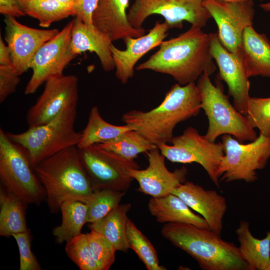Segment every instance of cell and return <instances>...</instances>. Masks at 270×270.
I'll use <instances>...</instances> for the list:
<instances>
[{
    "mask_svg": "<svg viewBox=\"0 0 270 270\" xmlns=\"http://www.w3.org/2000/svg\"><path fill=\"white\" fill-rule=\"evenodd\" d=\"M158 50L136 70H150L172 76L178 84L194 82L204 72L216 69L210 51V35L192 26L178 36L164 40Z\"/></svg>",
    "mask_w": 270,
    "mask_h": 270,
    "instance_id": "1",
    "label": "cell"
},
{
    "mask_svg": "<svg viewBox=\"0 0 270 270\" xmlns=\"http://www.w3.org/2000/svg\"><path fill=\"white\" fill-rule=\"evenodd\" d=\"M201 109V96L196 84L177 83L166 94L159 106L146 112L128 111L122 115L121 120L157 146L170 143L176 126L196 116Z\"/></svg>",
    "mask_w": 270,
    "mask_h": 270,
    "instance_id": "2",
    "label": "cell"
},
{
    "mask_svg": "<svg viewBox=\"0 0 270 270\" xmlns=\"http://www.w3.org/2000/svg\"><path fill=\"white\" fill-rule=\"evenodd\" d=\"M160 232L172 244L194 258L203 270H250L238 247L210 229L168 222Z\"/></svg>",
    "mask_w": 270,
    "mask_h": 270,
    "instance_id": "3",
    "label": "cell"
},
{
    "mask_svg": "<svg viewBox=\"0 0 270 270\" xmlns=\"http://www.w3.org/2000/svg\"><path fill=\"white\" fill-rule=\"evenodd\" d=\"M33 169L44 189L52 212L60 211L62 204L69 200L86 204L94 192L76 146L48 158Z\"/></svg>",
    "mask_w": 270,
    "mask_h": 270,
    "instance_id": "4",
    "label": "cell"
},
{
    "mask_svg": "<svg viewBox=\"0 0 270 270\" xmlns=\"http://www.w3.org/2000/svg\"><path fill=\"white\" fill-rule=\"evenodd\" d=\"M76 106L66 108L45 124L29 128L22 133H6L25 152L34 168L44 160L70 146H76L81 132L75 130Z\"/></svg>",
    "mask_w": 270,
    "mask_h": 270,
    "instance_id": "5",
    "label": "cell"
},
{
    "mask_svg": "<svg viewBox=\"0 0 270 270\" xmlns=\"http://www.w3.org/2000/svg\"><path fill=\"white\" fill-rule=\"evenodd\" d=\"M196 85L201 96V108L208 119V128L204 135L206 138L216 142L219 136L228 134L244 142L257 138L246 116L230 104L220 84L212 83L206 72L200 76Z\"/></svg>",
    "mask_w": 270,
    "mask_h": 270,
    "instance_id": "6",
    "label": "cell"
},
{
    "mask_svg": "<svg viewBox=\"0 0 270 270\" xmlns=\"http://www.w3.org/2000/svg\"><path fill=\"white\" fill-rule=\"evenodd\" d=\"M24 150L0 129V178L2 186L28 204L46 199L44 189Z\"/></svg>",
    "mask_w": 270,
    "mask_h": 270,
    "instance_id": "7",
    "label": "cell"
},
{
    "mask_svg": "<svg viewBox=\"0 0 270 270\" xmlns=\"http://www.w3.org/2000/svg\"><path fill=\"white\" fill-rule=\"evenodd\" d=\"M224 155L218 174L220 182L256 180V171L264 168L270 158V137L261 134L254 140L244 144L230 134L222 137Z\"/></svg>",
    "mask_w": 270,
    "mask_h": 270,
    "instance_id": "8",
    "label": "cell"
},
{
    "mask_svg": "<svg viewBox=\"0 0 270 270\" xmlns=\"http://www.w3.org/2000/svg\"><path fill=\"white\" fill-rule=\"evenodd\" d=\"M170 143L157 146L166 158L172 162L200 164L220 188L218 171L224 155L222 142H211L196 128L189 126L181 134L174 136Z\"/></svg>",
    "mask_w": 270,
    "mask_h": 270,
    "instance_id": "9",
    "label": "cell"
},
{
    "mask_svg": "<svg viewBox=\"0 0 270 270\" xmlns=\"http://www.w3.org/2000/svg\"><path fill=\"white\" fill-rule=\"evenodd\" d=\"M78 149L94 191L112 190L126 192L134 180L129 174L130 170L140 168L134 160L122 158L96 144Z\"/></svg>",
    "mask_w": 270,
    "mask_h": 270,
    "instance_id": "10",
    "label": "cell"
},
{
    "mask_svg": "<svg viewBox=\"0 0 270 270\" xmlns=\"http://www.w3.org/2000/svg\"><path fill=\"white\" fill-rule=\"evenodd\" d=\"M152 14L163 16L170 28H181L184 21L202 28L212 18L203 0H134L127 16L132 27L140 29Z\"/></svg>",
    "mask_w": 270,
    "mask_h": 270,
    "instance_id": "11",
    "label": "cell"
},
{
    "mask_svg": "<svg viewBox=\"0 0 270 270\" xmlns=\"http://www.w3.org/2000/svg\"><path fill=\"white\" fill-rule=\"evenodd\" d=\"M72 26V20L36 52L30 65L32 74L26 86V94L35 92L49 79L63 75L66 66L76 56L70 48Z\"/></svg>",
    "mask_w": 270,
    "mask_h": 270,
    "instance_id": "12",
    "label": "cell"
},
{
    "mask_svg": "<svg viewBox=\"0 0 270 270\" xmlns=\"http://www.w3.org/2000/svg\"><path fill=\"white\" fill-rule=\"evenodd\" d=\"M253 1L203 0L204 5L217 24L220 43L230 52L240 50L244 31L252 26L254 15Z\"/></svg>",
    "mask_w": 270,
    "mask_h": 270,
    "instance_id": "13",
    "label": "cell"
},
{
    "mask_svg": "<svg viewBox=\"0 0 270 270\" xmlns=\"http://www.w3.org/2000/svg\"><path fill=\"white\" fill-rule=\"evenodd\" d=\"M78 79L74 75L54 77L45 82L43 92L28 110L26 120L29 128L52 120L64 109L77 106Z\"/></svg>",
    "mask_w": 270,
    "mask_h": 270,
    "instance_id": "14",
    "label": "cell"
},
{
    "mask_svg": "<svg viewBox=\"0 0 270 270\" xmlns=\"http://www.w3.org/2000/svg\"><path fill=\"white\" fill-rule=\"evenodd\" d=\"M210 51L218 68V76L228 88L236 109L246 116L250 83L244 66L241 48L236 52L227 50L220 43L217 33L210 34Z\"/></svg>",
    "mask_w": 270,
    "mask_h": 270,
    "instance_id": "15",
    "label": "cell"
},
{
    "mask_svg": "<svg viewBox=\"0 0 270 270\" xmlns=\"http://www.w3.org/2000/svg\"><path fill=\"white\" fill-rule=\"evenodd\" d=\"M5 41L10 51L12 64L19 76L30 68L34 54L46 42L60 32L58 29L40 30L20 23L15 17L6 16Z\"/></svg>",
    "mask_w": 270,
    "mask_h": 270,
    "instance_id": "16",
    "label": "cell"
},
{
    "mask_svg": "<svg viewBox=\"0 0 270 270\" xmlns=\"http://www.w3.org/2000/svg\"><path fill=\"white\" fill-rule=\"evenodd\" d=\"M148 165L144 170L130 169V175L138 184L137 190L152 198L172 194L186 181L188 170L184 166L170 171L165 164V157L157 146L145 153Z\"/></svg>",
    "mask_w": 270,
    "mask_h": 270,
    "instance_id": "17",
    "label": "cell"
},
{
    "mask_svg": "<svg viewBox=\"0 0 270 270\" xmlns=\"http://www.w3.org/2000/svg\"><path fill=\"white\" fill-rule=\"evenodd\" d=\"M170 29L166 22L157 21L147 34L124 40L126 49L118 48L112 44L110 50L116 68V76L122 84H126L134 75V66L148 52L160 46L168 36Z\"/></svg>",
    "mask_w": 270,
    "mask_h": 270,
    "instance_id": "18",
    "label": "cell"
},
{
    "mask_svg": "<svg viewBox=\"0 0 270 270\" xmlns=\"http://www.w3.org/2000/svg\"><path fill=\"white\" fill-rule=\"evenodd\" d=\"M172 194L177 196L192 210L200 214L211 230L220 235L223 218L227 210L226 199L215 190H206L202 186L186 181Z\"/></svg>",
    "mask_w": 270,
    "mask_h": 270,
    "instance_id": "19",
    "label": "cell"
},
{
    "mask_svg": "<svg viewBox=\"0 0 270 270\" xmlns=\"http://www.w3.org/2000/svg\"><path fill=\"white\" fill-rule=\"evenodd\" d=\"M130 0H98L92 14L93 25L112 42L145 34L144 28L137 29L130 24L126 12Z\"/></svg>",
    "mask_w": 270,
    "mask_h": 270,
    "instance_id": "20",
    "label": "cell"
},
{
    "mask_svg": "<svg viewBox=\"0 0 270 270\" xmlns=\"http://www.w3.org/2000/svg\"><path fill=\"white\" fill-rule=\"evenodd\" d=\"M73 20L70 48L75 56L85 52H94L102 69L110 72L115 68L110 50L111 40L93 24L88 25L77 17Z\"/></svg>",
    "mask_w": 270,
    "mask_h": 270,
    "instance_id": "21",
    "label": "cell"
},
{
    "mask_svg": "<svg viewBox=\"0 0 270 270\" xmlns=\"http://www.w3.org/2000/svg\"><path fill=\"white\" fill-rule=\"evenodd\" d=\"M244 62L248 78L262 76L270 79V40L252 27L246 28L241 44Z\"/></svg>",
    "mask_w": 270,
    "mask_h": 270,
    "instance_id": "22",
    "label": "cell"
},
{
    "mask_svg": "<svg viewBox=\"0 0 270 270\" xmlns=\"http://www.w3.org/2000/svg\"><path fill=\"white\" fill-rule=\"evenodd\" d=\"M148 206L158 222L189 224L210 229L204 218L193 212L184 202L172 193L160 198L152 197Z\"/></svg>",
    "mask_w": 270,
    "mask_h": 270,
    "instance_id": "23",
    "label": "cell"
},
{
    "mask_svg": "<svg viewBox=\"0 0 270 270\" xmlns=\"http://www.w3.org/2000/svg\"><path fill=\"white\" fill-rule=\"evenodd\" d=\"M240 253L250 270H268L270 263V231L262 239L254 238L246 220H241L236 230Z\"/></svg>",
    "mask_w": 270,
    "mask_h": 270,
    "instance_id": "24",
    "label": "cell"
},
{
    "mask_svg": "<svg viewBox=\"0 0 270 270\" xmlns=\"http://www.w3.org/2000/svg\"><path fill=\"white\" fill-rule=\"evenodd\" d=\"M130 203L120 204L102 219L90 225L91 230L104 236L116 250L127 252L130 248L126 238L128 213Z\"/></svg>",
    "mask_w": 270,
    "mask_h": 270,
    "instance_id": "25",
    "label": "cell"
},
{
    "mask_svg": "<svg viewBox=\"0 0 270 270\" xmlns=\"http://www.w3.org/2000/svg\"><path fill=\"white\" fill-rule=\"evenodd\" d=\"M28 204L6 190L0 188V236L8 237L26 231Z\"/></svg>",
    "mask_w": 270,
    "mask_h": 270,
    "instance_id": "26",
    "label": "cell"
},
{
    "mask_svg": "<svg viewBox=\"0 0 270 270\" xmlns=\"http://www.w3.org/2000/svg\"><path fill=\"white\" fill-rule=\"evenodd\" d=\"M132 130L134 129L126 124L116 126L106 122L101 116L98 107L94 106L90 111L88 123L81 132V139L77 147L82 148L105 142Z\"/></svg>",
    "mask_w": 270,
    "mask_h": 270,
    "instance_id": "27",
    "label": "cell"
},
{
    "mask_svg": "<svg viewBox=\"0 0 270 270\" xmlns=\"http://www.w3.org/2000/svg\"><path fill=\"white\" fill-rule=\"evenodd\" d=\"M60 211L62 222L52 232L58 244L66 242L81 234L84 225L87 223V206L81 201L74 200H66L62 204Z\"/></svg>",
    "mask_w": 270,
    "mask_h": 270,
    "instance_id": "28",
    "label": "cell"
},
{
    "mask_svg": "<svg viewBox=\"0 0 270 270\" xmlns=\"http://www.w3.org/2000/svg\"><path fill=\"white\" fill-rule=\"evenodd\" d=\"M96 144L104 150L129 160H134L138 154L146 153L156 146L134 130L126 132L112 140Z\"/></svg>",
    "mask_w": 270,
    "mask_h": 270,
    "instance_id": "29",
    "label": "cell"
},
{
    "mask_svg": "<svg viewBox=\"0 0 270 270\" xmlns=\"http://www.w3.org/2000/svg\"><path fill=\"white\" fill-rule=\"evenodd\" d=\"M24 13L38 20L42 28H48L54 22L76 16L74 5L56 0H31Z\"/></svg>",
    "mask_w": 270,
    "mask_h": 270,
    "instance_id": "30",
    "label": "cell"
},
{
    "mask_svg": "<svg viewBox=\"0 0 270 270\" xmlns=\"http://www.w3.org/2000/svg\"><path fill=\"white\" fill-rule=\"evenodd\" d=\"M126 238L130 248L137 254L148 270H166L160 264L156 252L149 240L128 219Z\"/></svg>",
    "mask_w": 270,
    "mask_h": 270,
    "instance_id": "31",
    "label": "cell"
},
{
    "mask_svg": "<svg viewBox=\"0 0 270 270\" xmlns=\"http://www.w3.org/2000/svg\"><path fill=\"white\" fill-rule=\"evenodd\" d=\"M126 192L112 190L94 191L87 202V223H94L107 216L120 204Z\"/></svg>",
    "mask_w": 270,
    "mask_h": 270,
    "instance_id": "32",
    "label": "cell"
},
{
    "mask_svg": "<svg viewBox=\"0 0 270 270\" xmlns=\"http://www.w3.org/2000/svg\"><path fill=\"white\" fill-rule=\"evenodd\" d=\"M92 256L99 270H109L115 261L116 249L102 234L93 230L86 234Z\"/></svg>",
    "mask_w": 270,
    "mask_h": 270,
    "instance_id": "33",
    "label": "cell"
},
{
    "mask_svg": "<svg viewBox=\"0 0 270 270\" xmlns=\"http://www.w3.org/2000/svg\"><path fill=\"white\" fill-rule=\"evenodd\" d=\"M250 126L260 134L270 137V97H250L246 116Z\"/></svg>",
    "mask_w": 270,
    "mask_h": 270,
    "instance_id": "34",
    "label": "cell"
},
{
    "mask_svg": "<svg viewBox=\"0 0 270 270\" xmlns=\"http://www.w3.org/2000/svg\"><path fill=\"white\" fill-rule=\"evenodd\" d=\"M65 251L80 270H99L92 256L86 234L82 233L66 242Z\"/></svg>",
    "mask_w": 270,
    "mask_h": 270,
    "instance_id": "35",
    "label": "cell"
},
{
    "mask_svg": "<svg viewBox=\"0 0 270 270\" xmlns=\"http://www.w3.org/2000/svg\"><path fill=\"white\" fill-rule=\"evenodd\" d=\"M20 253V270H41L42 268L31 250L32 236L29 229L12 236Z\"/></svg>",
    "mask_w": 270,
    "mask_h": 270,
    "instance_id": "36",
    "label": "cell"
},
{
    "mask_svg": "<svg viewBox=\"0 0 270 270\" xmlns=\"http://www.w3.org/2000/svg\"><path fill=\"white\" fill-rule=\"evenodd\" d=\"M20 81L14 66H0V102L14 93Z\"/></svg>",
    "mask_w": 270,
    "mask_h": 270,
    "instance_id": "37",
    "label": "cell"
},
{
    "mask_svg": "<svg viewBox=\"0 0 270 270\" xmlns=\"http://www.w3.org/2000/svg\"><path fill=\"white\" fill-rule=\"evenodd\" d=\"M98 0H75L76 16L88 25H92V16Z\"/></svg>",
    "mask_w": 270,
    "mask_h": 270,
    "instance_id": "38",
    "label": "cell"
},
{
    "mask_svg": "<svg viewBox=\"0 0 270 270\" xmlns=\"http://www.w3.org/2000/svg\"><path fill=\"white\" fill-rule=\"evenodd\" d=\"M0 13L4 16H10L15 18L26 14L16 0H0Z\"/></svg>",
    "mask_w": 270,
    "mask_h": 270,
    "instance_id": "39",
    "label": "cell"
},
{
    "mask_svg": "<svg viewBox=\"0 0 270 270\" xmlns=\"http://www.w3.org/2000/svg\"><path fill=\"white\" fill-rule=\"evenodd\" d=\"M10 51L8 46L6 45L2 38L0 36V66L12 65ZM13 65V64H12Z\"/></svg>",
    "mask_w": 270,
    "mask_h": 270,
    "instance_id": "40",
    "label": "cell"
},
{
    "mask_svg": "<svg viewBox=\"0 0 270 270\" xmlns=\"http://www.w3.org/2000/svg\"><path fill=\"white\" fill-rule=\"evenodd\" d=\"M18 2V4H19L20 8L24 12L26 8V6L28 4V2L31 0H16Z\"/></svg>",
    "mask_w": 270,
    "mask_h": 270,
    "instance_id": "41",
    "label": "cell"
},
{
    "mask_svg": "<svg viewBox=\"0 0 270 270\" xmlns=\"http://www.w3.org/2000/svg\"><path fill=\"white\" fill-rule=\"evenodd\" d=\"M260 6L266 12H270V2L261 4Z\"/></svg>",
    "mask_w": 270,
    "mask_h": 270,
    "instance_id": "42",
    "label": "cell"
},
{
    "mask_svg": "<svg viewBox=\"0 0 270 270\" xmlns=\"http://www.w3.org/2000/svg\"><path fill=\"white\" fill-rule=\"evenodd\" d=\"M60 2L74 5L75 0H56Z\"/></svg>",
    "mask_w": 270,
    "mask_h": 270,
    "instance_id": "43",
    "label": "cell"
},
{
    "mask_svg": "<svg viewBox=\"0 0 270 270\" xmlns=\"http://www.w3.org/2000/svg\"><path fill=\"white\" fill-rule=\"evenodd\" d=\"M226 2H239V1H243V0H221Z\"/></svg>",
    "mask_w": 270,
    "mask_h": 270,
    "instance_id": "44",
    "label": "cell"
},
{
    "mask_svg": "<svg viewBox=\"0 0 270 270\" xmlns=\"http://www.w3.org/2000/svg\"><path fill=\"white\" fill-rule=\"evenodd\" d=\"M268 270H270V264H269V266L268 268Z\"/></svg>",
    "mask_w": 270,
    "mask_h": 270,
    "instance_id": "45",
    "label": "cell"
}]
</instances>
